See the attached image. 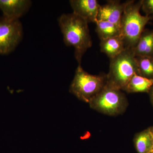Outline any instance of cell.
Instances as JSON below:
<instances>
[{"instance_id":"1","label":"cell","mask_w":153,"mask_h":153,"mask_svg":"<svg viewBox=\"0 0 153 153\" xmlns=\"http://www.w3.org/2000/svg\"><path fill=\"white\" fill-rule=\"evenodd\" d=\"M64 44L74 49V57L81 65L83 55L92 46L88 23L72 13L63 14L58 19Z\"/></svg>"},{"instance_id":"2","label":"cell","mask_w":153,"mask_h":153,"mask_svg":"<svg viewBox=\"0 0 153 153\" xmlns=\"http://www.w3.org/2000/svg\"><path fill=\"white\" fill-rule=\"evenodd\" d=\"M142 1H131L124 11L120 29L121 36L126 49H133L144 31L145 26L152 19L149 16H143L140 13Z\"/></svg>"},{"instance_id":"3","label":"cell","mask_w":153,"mask_h":153,"mask_svg":"<svg viewBox=\"0 0 153 153\" xmlns=\"http://www.w3.org/2000/svg\"><path fill=\"white\" fill-rule=\"evenodd\" d=\"M137 72L136 58L132 49H126L110 59L109 72L106 75L107 83L124 91L132 77Z\"/></svg>"},{"instance_id":"4","label":"cell","mask_w":153,"mask_h":153,"mask_svg":"<svg viewBox=\"0 0 153 153\" xmlns=\"http://www.w3.org/2000/svg\"><path fill=\"white\" fill-rule=\"evenodd\" d=\"M106 75H92L78 65L69 91L81 101L89 103L106 85Z\"/></svg>"},{"instance_id":"5","label":"cell","mask_w":153,"mask_h":153,"mask_svg":"<svg viewBox=\"0 0 153 153\" xmlns=\"http://www.w3.org/2000/svg\"><path fill=\"white\" fill-rule=\"evenodd\" d=\"M91 107L102 113L116 115L124 111L126 99L121 90L107 84L91 101Z\"/></svg>"},{"instance_id":"6","label":"cell","mask_w":153,"mask_h":153,"mask_svg":"<svg viewBox=\"0 0 153 153\" xmlns=\"http://www.w3.org/2000/svg\"><path fill=\"white\" fill-rule=\"evenodd\" d=\"M23 28L19 20L0 18V55H7L22 41Z\"/></svg>"},{"instance_id":"7","label":"cell","mask_w":153,"mask_h":153,"mask_svg":"<svg viewBox=\"0 0 153 153\" xmlns=\"http://www.w3.org/2000/svg\"><path fill=\"white\" fill-rule=\"evenodd\" d=\"M130 1L123 3L119 1H108L105 4L100 6L97 20L109 22L120 27L123 14Z\"/></svg>"},{"instance_id":"8","label":"cell","mask_w":153,"mask_h":153,"mask_svg":"<svg viewBox=\"0 0 153 153\" xmlns=\"http://www.w3.org/2000/svg\"><path fill=\"white\" fill-rule=\"evenodd\" d=\"M73 13L88 23L97 21L100 5L97 0H71L69 1Z\"/></svg>"},{"instance_id":"9","label":"cell","mask_w":153,"mask_h":153,"mask_svg":"<svg viewBox=\"0 0 153 153\" xmlns=\"http://www.w3.org/2000/svg\"><path fill=\"white\" fill-rule=\"evenodd\" d=\"M31 5L30 0H0L3 16L11 20H19L27 13Z\"/></svg>"},{"instance_id":"10","label":"cell","mask_w":153,"mask_h":153,"mask_svg":"<svg viewBox=\"0 0 153 153\" xmlns=\"http://www.w3.org/2000/svg\"><path fill=\"white\" fill-rule=\"evenodd\" d=\"M132 50L136 57H153V30H144Z\"/></svg>"},{"instance_id":"11","label":"cell","mask_w":153,"mask_h":153,"mask_svg":"<svg viewBox=\"0 0 153 153\" xmlns=\"http://www.w3.org/2000/svg\"><path fill=\"white\" fill-rule=\"evenodd\" d=\"M100 47L101 52L106 55L110 59L116 57L126 49L121 36L100 41Z\"/></svg>"},{"instance_id":"12","label":"cell","mask_w":153,"mask_h":153,"mask_svg":"<svg viewBox=\"0 0 153 153\" xmlns=\"http://www.w3.org/2000/svg\"><path fill=\"white\" fill-rule=\"evenodd\" d=\"M153 86V78H147L135 74L124 91L128 93L148 92Z\"/></svg>"},{"instance_id":"13","label":"cell","mask_w":153,"mask_h":153,"mask_svg":"<svg viewBox=\"0 0 153 153\" xmlns=\"http://www.w3.org/2000/svg\"><path fill=\"white\" fill-rule=\"evenodd\" d=\"M95 24L96 25V32L100 41L121 36L120 27L117 25L109 22L100 20H97Z\"/></svg>"},{"instance_id":"14","label":"cell","mask_w":153,"mask_h":153,"mask_svg":"<svg viewBox=\"0 0 153 153\" xmlns=\"http://www.w3.org/2000/svg\"><path fill=\"white\" fill-rule=\"evenodd\" d=\"M134 143L138 153H151L153 136L150 129L144 131L137 134L134 140Z\"/></svg>"},{"instance_id":"15","label":"cell","mask_w":153,"mask_h":153,"mask_svg":"<svg viewBox=\"0 0 153 153\" xmlns=\"http://www.w3.org/2000/svg\"><path fill=\"white\" fill-rule=\"evenodd\" d=\"M137 65V74L140 76L153 78V57H136Z\"/></svg>"},{"instance_id":"16","label":"cell","mask_w":153,"mask_h":153,"mask_svg":"<svg viewBox=\"0 0 153 153\" xmlns=\"http://www.w3.org/2000/svg\"><path fill=\"white\" fill-rule=\"evenodd\" d=\"M141 8L146 15L153 17V0H142Z\"/></svg>"},{"instance_id":"17","label":"cell","mask_w":153,"mask_h":153,"mask_svg":"<svg viewBox=\"0 0 153 153\" xmlns=\"http://www.w3.org/2000/svg\"><path fill=\"white\" fill-rule=\"evenodd\" d=\"M151 91V97H152V101L153 102V86L152 87V88H151V90L150 91Z\"/></svg>"},{"instance_id":"18","label":"cell","mask_w":153,"mask_h":153,"mask_svg":"<svg viewBox=\"0 0 153 153\" xmlns=\"http://www.w3.org/2000/svg\"><path fill=\"white\" fill-rule=\"evenodd\" d=\"M152 136H153V143H152V152H151V153H153V134L152 133Z\"/></svg>"},{"instance_id":"19","label":"cell","mask_w":153,"mask_h":153,"mask_svg":"<svg viewBox=\"0 0 153 153\" xmlns=\"http://www.w3.org/2000/svg\"><path fill=\"white\" fill-rule=\"evenodd\" d=\"M150 129L151 132L153 134V128Z\"/></svg>"}]
</instances>
